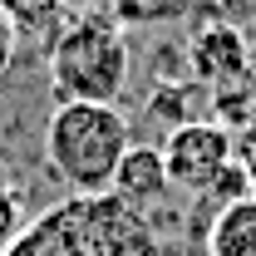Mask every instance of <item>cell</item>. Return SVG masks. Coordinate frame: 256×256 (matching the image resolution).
<instances>
[{
	"mask_svg": "<svg viewBox=\"0 0 256 256\" xmlns=\"http://www.w3.org/2000/svg\"><path fill=\"white\" fill-rule=\"evenodd\" d=\"M153 242L143 222L133 217L114 192L98 197H69L60 207H50L44 217H34L5 256H148Z\"/></svg>",
	"mask_w": 256,
	"mask_h": 256,
	"instance_id": "cell-1",
	"label": "cell"
},
{
	"mask_svg": "<svg viewBox=\"0 0 256 256\" xmlns=\"http://www.w3.org/2000/svg\"><path fill=\"white\" fill-rule=\"evenodd\" d=\"M128 153V118L114 104L64 98L44 118V162L74 197H98L114 188V172Z\"/></svg>",
	"mask_w": 256,
	"mask_h": 256,
	"instance_id": "cell-2",
	"label": "cell"
},
{
	"mask_svg": "<svg viewBox=\"0 0 256 256\" xmlns=\"http://www.w3.org/2000/svg\"><path fill=\"white\" fill-rule=\"evenodd\" d=\"M128 40L114 15H69L50 44V79L54 94L74 104H114L128 89Z\"/></svg>",
	"mask_w": 256,
	"mask_h": 256,
	"instance_id": "cell-3",
	"label": "cell"
},
{
	"mask_svg": "<svg viewBox=\"0 0 256 256\" xmlns=\"http://www.w3.org/2000/svg\"><path fill=\"white\" fill-rule=\"evenodd\" d=\"M232 162H236L232 133L217 124H178L162 143V168L178 192H212Z\"/></svg>",
	"mask_w": 256,
	"mask_h": 256,
	"instance_id": "cell-4",
	"label": "cell"
},
{
	"mask_svg": "<svg viewBox=\"0 0 256 256\" xmlns=\"http://www.w3.org/2000/svg\"><path fill=\"white\" fill-rule=\"evenodd\" d=\"M114 197L124 202V207H153L162 202L172 182H168V168H162V148H148V143H128L124 162H118V172H114Z\"/></svg>",
	"mask_w": 256,
	"mask_h": 256,
	"instance_id": "cell-5",
	"label": "cell"
},
{
	"mask_svg": "<svg viewBox=\"0 0 256 256\" xmlns=\"http://www.w3.org/2000/svg\"><path fill=\"white\" fill-rule=\"evenodd\" d=\"M246 69V40L236 25H207V30H197L192 40V74L197 79H207V84H222V79H236Z\"/></svg>",
	"mask_w": 256,
	"mask_h": 256,
	"instance_id": "cell-6",
	"label": "cell"
},
{
	"mask_svg": "<svg viewBox=\"0 0 256 256\" xmlns=\"http://www.w3.org/2000/svg\"><path fill=\"white\" fill-rule=\"evenodd\" d=\"M207 256H256V197L226 202L207 226Z\"/></svg>",
	"mask_w": 256,
	"mask_h": 256,
	"instance_id": "cell-7",
	"label": "cell"
},
{
	"mask_svg": "<svg viewBox=\"0 0 256 256\" xmlns=\"http://www.w3.org/2000/svg\"><path fill=\"white\" fill-rule=\"evenodd\" d=\"M20 217H25V212H20V197H15V188H10V178L0 172V242L25 232V222H20Z\"/></svg>",
	"mask_w": 256,
	"mask_h": 256,
	"instance_id": "cell-8",
	"label": "cell"
},
{
	"mask_svg": "<svg viewBox=\"0 0 256 256\" xmlns=\"http://www.w3.org/2000/svg\"><path fill=\"white\" fill-rule=\"evenodd\" d=\"M15 54H20V20H15L10 10H0V79L10 74Z\"/></svg>",
	"mask_w": 256,
	"mask_h": 256,
	"instance_id": "cell-9",
	"label": "cell"
},
{
	"mask_svg": "<svg viewBox=\"0 0 256 256\" xmlns=\"http://www.w3.org/2000/svg\"><path fill=\"white\" fill-rule=\"evenodd\" d=\"M246 182H252V197H256V153L246 158Z\"/></svg>",
	"mask_w": 256,
	"mask_h": 256,
	"instance_id": "cell-10",
	"label": "cell"
},
{
	"mask_svg": "<svg viewBox=\"0 0 256 256\" xmlns=\"http://www.w3.org/2000/svg\"><path fill=\"white\" fill-rule=\"evenodd\" d=\"M40 5H69V0H40Z\"/></svg>",
	"mask_w": 256,
	"mask_h": 256,
	"instance_id": "cell-11",
	"label": "cell"
},
{
	"mask_svg": "<svg viewBox=\"0 0 256 256\" xmlns=\"http://www.w3.org/2000/svg\"><path fill=\"white\" fill-rule=\"evenodd\" d=\"M104 5H124V0H104Z\"/></svg>",
	"mask_w": 256,
	"mask_h": 256,
	"instance_id": "cell-12",
	"label": "cell"
},
{
	"mask_svg": "<svg viewBox=\"0 0 256 256\" xmlns=\"http://www.w3.org/2000/svg\"><path fill=\"white\" fill-rule=\"evenodd\" d=\"M148 256H153V252H148Z\"/></svg>",
	"mask_w": 256,
	"mask_h": 256,
	"instance_id": "cell-13",
	"label": "cell"
}]
</instances>
